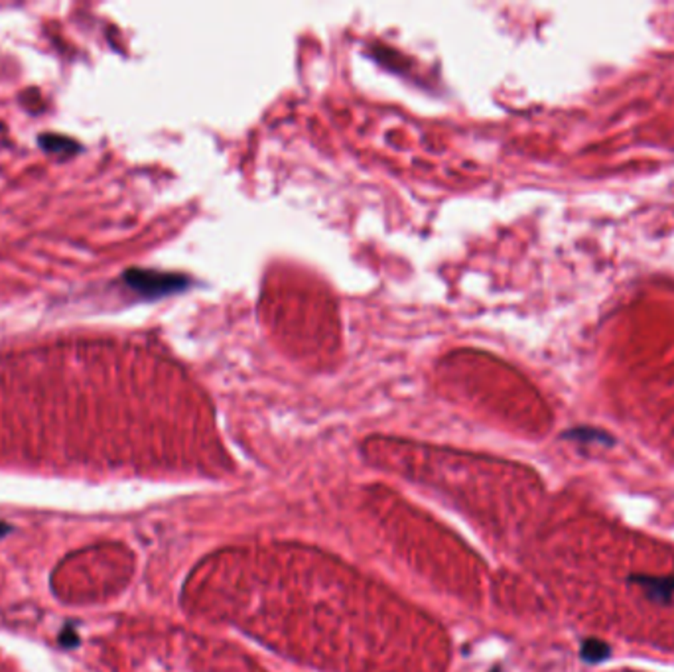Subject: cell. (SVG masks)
I'll return each mask as SVG.
<instances>
[{
    "mask_svg": "<svg viewBox=\"0 0 674 672\" xmlns=\"http://www.w3.org/2000/svg\"><path fill=\"white\" fill-rule=\"evenodd\" d=\"M38 144L41 151H46L50 154H61V156H71L81 151V146L77 141H73L69 136L56 134V133H46L38 136Z\"/></svg>",
    "mask_w": 674,
    "mask_h": 672,
    "instance_id": "cell-3",
    "label": "cell"
},
{
    "mask_svg": "<svg viewBox=\"0 0 674 672\" xmlns=\"http://www.w3.org/2000/svg\"><path fill=\"white\" fill-rule=\"evenodd\" d=\"M568 436H570V438L589 440V442H606V444H612L614 442L606 432H599V430H594V428H589V430L587 428L574 430V432H568Z\"/></svg>",
    "mask_w": 674,
    "mask_h": 672,
    "instance_id": "cell-5",
    "label": "cell"
},
{
    "mask_svg": "<svg viewBox=\"0 0 674 672\" xmlns=\"http://www.w3.org/2000/svg\"><path fill=\"white\" fill-rule=\"evenodd\" d=\"M123 282L142 298H160L172 292L182 290L187 286V279L182 274L146 271V269H129L123 274Z\"/></svg>",
    "mask_w": 674,
    "mask_h": 672,
    "instance_id": "cell-1",
    "label": "cell"
},
{
    "mask_svg": "<svg viewBox=\"0 0 674 672\" xmlns=\"http://www.w3.org/2000/svg\"><path fill=\"white\" fill-rule=\"evenodd\" d=\"M3 532H6V527H3V525H0V535H3Z\"/></svg>",
    "mask_w": 674,
    "mask_h": 672,
    "instance_id": "cell-6",
    "label": "cell"
},
{
    "mask_svg": "<svg viewBox=\"0 0 674 672\" xmlns=\"http://www.w3.org/2000/svg\"><path fill=\"white\" fill-rule=\"evenodd\" d=\"M629 582L641 585L651 600H655V602L669 603L670 597L674 595V575H669V578H659V575L635 574V575H631Z\"/></svg>",
    "mask_w": 674,
    "mask_h": 672,
    "instance_id": "cell-2",
    "label": "cell"
},
{
    "mask_svg": "<svg viewBox=\"0 0 674 672\" xmlns=\"http://www.w3.org/2000/svg\"><path fill=\"white\" fill-rule=\"evenodd\" d=\"M612 655V649H609L607 643L599 641V639H586L582 645V658L586 663H604V660L609 658Z\"/></svg>",
    "mask_w": 674,
    "mask_h": 672,
    "instance_id": "cell-4",
    "label": "cell"
}]
</instances>
